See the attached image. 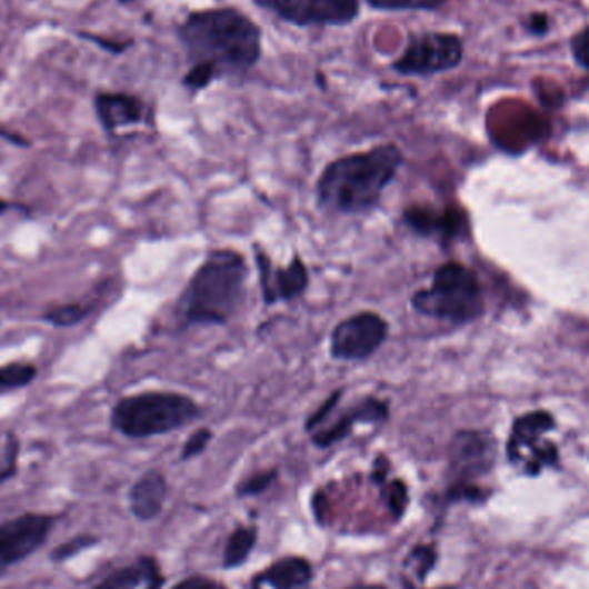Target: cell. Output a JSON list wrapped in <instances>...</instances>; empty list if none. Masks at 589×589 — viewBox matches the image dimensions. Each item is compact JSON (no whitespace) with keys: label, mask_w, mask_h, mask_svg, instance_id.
<instances>
[{"label":"cell","mask_w":589,"mask_h":589,"mask_svg":"<svg viewBox=\"0 0 589 589\" xmlns=\"http://www.w3.org/2000/svg\"><path fill=\"white\" fill-rule=\"evenodd\" d=\"M178 37L188 61L211 66L218 78L249 73L262 56L261 28L234 8L190 12Z\"/></svg>","instance_id":"obj_1"},{"label":"cell","mask_w":589,"mask_h":589,"mask_svg":"<svg viewBox=\"0 0 589 589\" xmlns=\"http://www.w3.org/2000/svg\"><path fill=\"white\" fill-rule=\"evenodd\" d=\"M403 152L395 143L335 159L322 169L316 197L331 214H363L381 202L385 190L403 166Z\"/></svg>","instance_id":"obj_2"},{"label":"cell","mask_w":589,"mask_h":589,"mask_svg":"<svg viewBox=\"0 0 589 589\" xmlns=\"http://www.w3.org/2000/svg\"><path fill=\"white\" fill-rule=\"evenodd\" d=\"M249 266L237 250L221 249L207 256L174 303L181 328L224 326L246 300Z\"/></svg>","instance_id":"obj_3"},{"label":"cell","mask_w":589,"mask_h":589,"mask_svg":"<svg viewBox=\"0 0 589 589\" xmlns=\"http://www.w3.org/2000/svg\"><path fill=\"white\" fill-rule=\"evenodd\" d=\"M200 416L202 407L188 395L146 391L121 398L112 409L111 425L124 437L142 440L178 431Z\"/></svg>","instance_id":"obj_4"},{"label":"cell","mask_w":589,"mask_h":589,"mask_svg":"<svg viewBox=\"0 0 589 589\" xmlns=\"http://www.w3.org/2000/svg\"><path fill=\"white\" fill-rule=\"evenodd\" d=\"M410 303L426 318L462 325L481 316V284L471 269L460 262H447L435 271L428 288L412 294Z\"/></svg>","instance_id":"obj_5"},{"label":"cell","mask_w":589,"mask_h":589,"mask_svg":"<svg viewBox=\"0 0 589 589\" xmlns=\"http://www.w3.org/2000/svg\"><path fill=\"white\" fill-rule=\"evenodd\" d=\"M343 391L337 390L306 422V431L319 448H328L349 437L357 425H379L390 418V406L376 397H363L337 412Z\"/></svg>","instance_id":"obj_6"},{"label":"cell","mask_w":589,"mask_h":589,"mask_svg":"<svg viewBox=\"0 0 589 589\" xmlns=\"http://www.w3.org/2000/svg\"><path fill=\"white\" fill-rule=\"evenodd\" d=\"M495 460V441L481 431H460L448 448V495L453 500H481L476 479L490 472Z\"/></svg>","instance_id":"obj_7"},{"label":"cell","mask_w":589,"mask_h":589,"mask_svg":"<svg viewBox=\"0 0 589 589\" xmlns=\"http://www.w3.org/2000/svg\"><path fill=\"white\" fill-rule=\"evenodd\" d=\"M462 58L463 43L457 34L428 31L412 34L391 68L403 77H431L457 68Z\"/></svg>","instance_id":"obj_8"},{"label":"cell","mask_w":589,"mask_h":589,"mask_svg":"<svg viewBox=\"0 0 589 589\" xmlns=\"http://www.w3.org/2000/svg\"><path fill=\"white\" fill-rule=\"evenodd\" d=\"M390 335L383 316L362 310L335 326L329 337V353L341 362H362L375 356Z\"/></svg>","instance_id":"obj_9"},{"label":"cell","mask_w":589,"mask_h":589,"mask_svg":"<svg viewBox=\"0 0 589 589\" xmlns=\"http://www.w3.org/2000/svg\"><path fill=\"white\" fill-rule=\"evenodd\" d=\"M294 27H345L359 18L362 0H253Z\"/></svg>","instance_id":"obj_10"},{"label":"cell","mask_w":589,"mask_h":589,"mask_svg":"<svg viewBox=\"0 0 589 589\" xmlns=\"http://www.w3.org/2000/svg\"><path fill=\"white\" fill-rule=\"evenodd\" d=\"M556 426L547 412H532L517 419L510 435L507 453L510 462L522 463L528 475L536 476L545 466H553L559 460L556 445L541 441L545 432Z\"/></svg>","instance_id":"obj_11"},{"label":"cell","mask_w":589,"mask_h":589,"mask_svg":"<svg viewBox=\"0 0 589 589\" xmlns=\"http://www.w3.org/2000/svg\"><path fill=\"white\" fill-rule=\"evenodd\" d=\"M54 519L43 513H24L0 525V567L21 562L46 543Z\"/></svg>","instance_id":"obj_12"},{"label":"cell","mask_w":589,"mask_h":589,"mask_svg":"<svg viewBox=\"0 0 589 589\" xmlns=\"http://www.w3.org/2000/svg\"><path fill=\"white\" fill-rule=\"evenodd\" d=\"M256 264L266 306L290 302L306 293L309 287V271L299 256H294L284 268H276L264 250L259 247H256Z\"/></svg>","instance_id":"obj_13"},{"label":"cell","mask_w":589,"mask_h":589,"mask_svg":"<svg viewBox=\"0 0 589 589\" xmlns=\"http://www.w3.org/2000/svg\"><path fill=\"white\" fill-rule=\"evenodd\" d=\"M97 118L109 134L140 124L146 118V106L138 97L123 92H100L93 99Z\"/></svg>","instance_id":"obj_14"},{"label":"cell","mask_w":589,"mask_h":589,"mask_svg":"<svg viewBox=\"0 0 589 589\" xmlns=\"http://www.w3.org/2000/svg\"><path fill=\"white\" fill-rule=\"evenodd\" d=\"M312 581V567L299 557H288L278 560L257 575L252 581V589H306Z\"/></svg>","instance_id":"obj_15"},{"label":"cell","mask_w":589,"mask_h":589,"mask_svg":"<svg viewBox=\"0 0 589 589\" xmlns=\"http://www.w3.org/2000/svg\"><path fill=\"white\" fill-rule=\"evenodd\" d=\"M164 585L161 567L150 557L116 570L93 589H161Z\"/></svg>","instance_id":"obj_16"},{"label":"cell","mask_w":589,"mask_h":589,"mask_svg":"<svg viewBox=\"0 0 589 589\" xmlns=\"http://www.w3.org/2000/svg\"><path fill=\"white\" fill-rule=\"evenodd\" d=\"M168 497V482L159 471H149L134 482L130 491L131 512L140 521H150L164 506Z\"/></svg>","instance_id":"obj_17"},{"label":"cell","mask_w":589,"mask_h":589,"mask_svg":"<svg viewBox=\"0 0 589 589\" xmlns=\"http://www.w3.org/2000/svg\"><path fill=\"white\" fill-rule=\"evenodd\" d=\"M403 221L410 230L422 237L440 234L441 238H453L462 230V216L457 211L437 212L426 207H410L403 212Z\"/></svg>","instance_id":"obj_18"},{"label":"cell","mask_w":589,"mask_h":589,"mask_svg":"<svg viewBox=\"0 0 589 589\" xmlns=\"http://www.w3.org/2000/svg\"><path fill=\"white\" fill-rule=\"evenodd\" d=\"M376 482H379L381 488V498L387 503L388 510L395 519H400L403 512L407 510V503H409V495H407V487L402 481H387L385 476L383 467H379V462H376L375 476H372Z\"/></svg>","instance_id":"obj_19"},{"label":"cell","mask_w":589,"mask_h":589,"mask_svg":"<svg viewBox=\"0 0 589 589\" xmlns=\"http://www.w3.org/2000/svg\"><path fill=\"white\" fill-rule=\"evenodd\" d=\"M256 540V528H238L228 540L227 551H224V567H237L246 562Z\"/></svg>","instance_id":"obj_20"},{"label":"cell","mask_w":589,"mask_h":589,"mask_svg":"<svg viewBox=\"0 0 589 589\" xmlns=\"http://www.w3.org/2000/svg\"><path fill=\"white\" fill-rule=\"evenodd\" d=\"M37 368L31 363L12 362L0 368V390H16L33 381Z\"/></svg>","instance_id":"obj_21"},{"label":"cell","mask_w":589,"mask_h":589,"mask_svg":"<svg viewBox=\"0 0 589 589\" xmlns=\"http://www.w3.org/2000/svg\"><path fill=\"white\" fill-rule=\"evenodd\" d=\"M369 8L378 11H437L447 0H363Z\"/></svg>","instance_id":"obj_22"},{"label":"cell","mask_w":589,"mask_h":589,"mask_svg":"<svg viewBox=\"0 0 589 589\" xmlns=\"http://www.w3.org/2000/svg\"><path fill=\"white\" fill-rule=\"evenodd\" d=\"M92 312V306H84V303H68V306L56 307L50 309L43 318L54 326H74L83 321L87 316Z\"/></svg>","instance_id":"obj_23"},{"label":"cell","mask_w":589,"mask_h":589,"mask_svg":"<svg viewBox=\"0 0 589 589\" xmlns=\"http://www.w3.org/2000/svg\"><path fill=\"white\" fill-rule=\"evenodd\" d=\"M218 80L214 69L207 64H192L183 77V84L190 92H200L207 89L212 81Z\"/></svg>","instance_id":"obj_24"},{"label":"cell","mask_w":589,"mask_h":589,"mask_svg":"<svg viewBox=\"0 0 589 589\" xmlns=\"http://www.w3.org/2000/svg\"><path fill=\"white\" fill-rule=\"evenodd\" d=\"M212 440L211 429L200 428L190 435L187 443H184L183 452H181V460H190L193 457L200 456L206 450L209 441Z\"/></svg>","instance_id":"obj_25"},{"label":"cell","mask_w":589,"mask_h":589,"mask_svg":"<svg viewBox=\"0 0 589 589\" xmlns=\"http://www.w3.org/2000/svg\"><path fill=\"white\" fill-rule=\"evenodd\" d=\"M93 543H96V540L90 538V536H80V538H74V540L61 545V547L54 551L52 559H54L56 562H62V560L71 559V557L77 556L78 551L92 547Z\"/></svg>","instance_id":"obj_26"},{"label":"cell","mask_w":589,"mask_h":589,"mask_svg":"<svg viewBox=\"0 0 589 589\" xmlns=\"http://www.w3.org/2000/svg\"><path fill=\"white\" fill-rule=\"evenodd\" d=\"M276 479V471H266L261 475L252 476V478L247 479L240 488H238V493L240 495H257L264 491L266 488L271 485Z\"/></svg>","instance_id":"obj_27"},{"label":"cell","mask_w":589,"mask_h":589,"mask_svg":"<svg viewBox=\"0 0 589 589\" xmlns=\"http://www.w3.org/2000/svg\"><path fill=\"white\" fill-rule=\"evenodd\" d=\"M572 52L576 61L589 69V27L576 34L572 40Z\"/></svg>","instance_id":"obj_28"},{"label":"cell","mask_w":589,"mask_h":589,"mask_svg":"<svg viewBox=\"0 0 589 589\" xmlns=\"http://www.w3.org/2000/svg\"><path fill=\"white\" fill-rule=\"evenodd\" d=\"M81 37L89 39L90 42L97 43L100 49L108 50L111 54H123L124 50L131 46V42H121V40L102 39L99 34L81 33Z\"/></svg>","instance_id":"obj_29"},{"label":"cell","mask_w":589,"mask_h":589,"mask_svg":"<svg viewBox=\"0 0 589 589\" xmlns=\"http://www.w3.org/2000/svg\"><path fill=\"white\" fill-rule=\"evenodd\" d=\"M172 589H228L227 586H222L221 582L214 581V579L203 578V576H193V578L184 579L180 585L174 586Z\"/></svg>","instance_id":"obj_30"},{"label":"cell","mask_w":589,"mask_h":589,"mask_svg":"<svg viewBox=\"0 0 589 589\" xmlns=\"http://www.w3.org/2000/svg\"><path fill=\"white\" fill-rule=\"evenodd\" d=\"M529 30H531L532 33H545V31L548 30L547 16H532L531 21H529Z\"/></svg>","instance_id":"obj_31"},{"label":"cell","mask_w":589,"mask_h":589,"mask_svg":"<svg viewBox=\"0 0 589 589\" xmlns=\"http://www.w3.org/2000/svg\"><path fill=\"white\" fill-rule=\"evenodd\" d=\"M349 589H385L383 586L378 585H359V586H352V588Z\"/></svg>","instance_id":"obj_32"},{"label":"cell","mask_w":589,"mask_h":589,"mask_svg":"<svg viewBox=\"0 0 589 589\" xmlns=\"http://www.w3.org/2000/svg\"><path fill=\"white\" fill-rule=\"evenodd\" d=\"M9 209V203L6 200H0V216L4 214Z\"/></svg>","instance_id":"obj_33"},{"label":"cell","mask_w":589,"mask_h":589,"mask_svg":"<svg viewBox=\"0 0 589 589\" xmlns=\"http://www.w3.org/2000/svg\"><path fill=\"white\" fill-rule=\"evenodd\" d=\"M119 4L128 6L131 4V2H134V0H118Z\"/></svg>","instance_id":"obj_34"}]
</instances>
